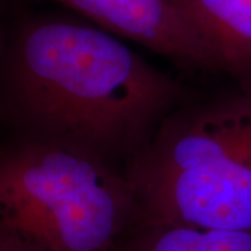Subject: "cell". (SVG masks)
Wrapping results in <instances>:
<instances>
[{"instance_id":"6da1fadb","label":"cell","mask_w":251,"mask_h":251,"mask_svg":"<svg viewBox=\"0 0 251 251\" xmlns=\"http://www.w3.org/2000/svg\"><path fill=\"white\" fill-rule=\"evenodd\" d=\"M187 100L179 81L74 13L20 17L0 44V108L20 135L119 165Z\"/></svg>"},{"instance_id":"7a4b0ae2","label":"cell","mask_w":251,"mask_h":251,"mask_svg":"<svg viewBox=\"0 0 251 251\" xmlns=\"http://www.w3.org/2000/svg\"><path fill=\"white\" fill-rule=\"evenodd\" d=\"M125 171L141 221L251 230V85L181 103Z\"/></svg>"},{"instance_id":"3957f363","label":"cell","mask_w":251,"mask_h":251,"mask_svg":"<svg viewBox=\"0 0 251 251\" xmlns=\"http://www.w3.org/2000/svg\"><path fill=\"white\" fill-rule=\"evenodd\" d=\"M138 216L119 165L25 135L0 148V232L35 251H119Z\"/></svg>"},{"instance_id":"277c9868","label":"cell","mask_w":251,"mask_h":251,"mask_svg":"<svg viewBox=\"0 0 251 251\" xmlns=\"http://www.w3.org/2000/svg\"><path fill=\"white\" fill-rule=\"evenodd\" d=\"M188 72L219 73L205 41L168 0H46Z\"/></svg>"},{"instance_id":"5b68a950","label":"cell","mask_w":251,"mask_h":251,"mask_svg":"<svg viewBox=\"0 0 251 251\" xmlns=\"http://www.w3.org/2000/svg\"><path fill=\"white\" fill-rule=\"evenodd\" d=\"M214 53L219 72L251 85V0H168Z\"/></svg>"},{"instance_id":"8992f818","label":"cell","mask_w":251,"mask_h":251,"mask_svg":"<svg viewBox=\"0 0 251 251\" xmlns=\"http://www.w3.org/2000/svg\"><path fill=\"white\" fill-rule=\"evenodd\" d=\"M119 251H251V230H219L138 219Z\"/></svg>"},{"instance_id":"52a82bcc","label":"cell","mask_w":251,"mask_h":251,"mask_svg":"<svg viewBox=\"0 0 251 251\" xmlns=\"http://www.w3.org/2000/svg\"><path fill=\"white\" fill-rule=\"evenodd\" d=\"M0 251H35L17 239L0 232Z\"/></svg>"},{"instance_id":"ba28073f","label":"cell","mask_w":251,"mask_h":251,"mask_svg":"<svg viewBox=\"0 0 251 251\" xmlns=\"http://www.w3.org/2000/svg\"><path fill=\"white\" fill-rule=\"evenodd\" d=\"M4 1H6V0H0V44H1V41H3V36H4V32H1V18H3Z\"/></svg>"}]
</instances>
